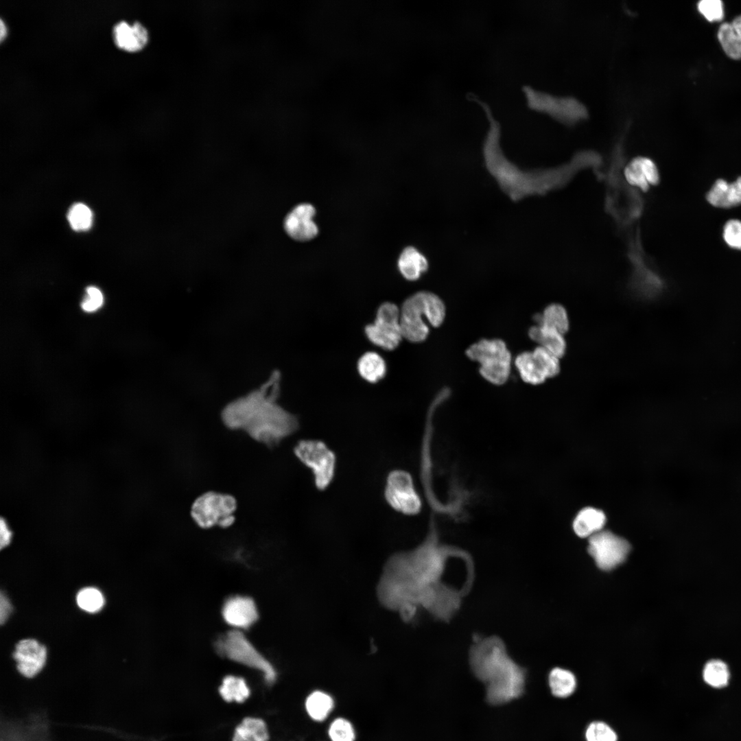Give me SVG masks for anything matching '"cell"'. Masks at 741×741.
<instances>
[{
  "label": "cell",
  "instance_id": "1",
  "mask_svg": "<svg viewBox=\"0 0 741 741\" xmlns=\"http://www.w3.org/2000/svg\"><path fill=\"white\" fill-rule=\"evenodd\" d=\"M462 554L438 543L432 533L410 551L390 556L376 587L379 603L411 622L420 609L435 618L450 620L458 611L467 591L443 580L447 561Z\"/></svg>",
  "mask_w": 741,
  "mask_h": 741
},
{
  "label": "cell",
  "instance_id": "2",
  "mask_svg": "<svg viewBox=\"0 0 741 741\" xmlns=\"http://www.w3.org/2000/svg\"><path fill=\"white\" fill-rule=\"evenodd\" d=\"M281 381V373L274 370L259 388L228 403L221 412L225 426L242 430L268 447L294 434L299 428L298 417L278 402Z\"/></svg>",
  "mask_w": 741,
  "mask_h": 741
},
{
  "label": "cell",
  "instance_id": "3",
  "mask_svg": "<svg viewBox=\"0 0 741 741\" xmlns=\"http://www.w3.org/2000/svg\"><path fill=\"white\" fill-rule=\"evenodd\" d=\"M485 166L501 190L513 202L524 198L544 195L565 186L580 169L596 167L600 159L594 155H583L572 163L555 168L526 169L508 160L499 144V131L491 126L483 146Z\"/></svg>",
  "mask_w": 741,
  "mask_h": 741
},
{
  "label": "cell",
  "instance_id": "4",
  "mask_svg": "<svg viewBox=\"0 0 741 741\" xmlns=\"http://www.w3.org/2000/svg\"><path fill=\"white\" fill-rule=\"evenodd\" d=\"M469 660L473 674L486 686L489 704H504L524 694L526 670L509 655L499 637H476Z\"/></svg>",
  "mask_w": 741,
  "mask_h": 741
},
{
  "label": "cell",
  "instance_id": "5",
  "mask_svg": "<svg viewBox=\"0 0 741 741\" xmlns=\"http://www.w3.org/2000/svg\"><path fill=\"white\" fill-rule=\"evenodd\" d=\"M446 309L442 299L433 292L420 291L405 299L400 307V325L403 339L412 343L425 341L430 327H440Z\"/></svg>",
  "mask_w": 741,
  "mask_h": 741
},
{
  "label": "cell",
  "instance_id": "6",
  "mask_svg": "<svg viewBox=\"0 0 741 741\" xmlns=\"http://www.w3.org/2000/svg\"><path fill=\"white\" fill-rule=\"evenodd\" d=\"M466 355L480 364V374L489 383L500 386L509 379L512 355L502 340L482 339L471 344Z\"/></svg>",
  "mask_w": 741,
  "mask_h": 741
},
{
  "label": "cell",
  "instance_id": "7",
  "mask_svg": "<svg viewBox=\"0 0 741 741\" xmlns=\"http://www.w3.org/2000/svg\"><path fill=\"white\" fill-rule=\"evenodd\" d=\"M296 458L311 470L314 484L319 491L327 489L336 470V456L327 445L317 439H303L295 445Z\"/></svg>",
  "mask_w": 741,
  "mask_h": 741
},
{
  "label": "cell",
  "instance_id": "8",
  "mask_svg": "<svg viewBox=\"0 0 741 741\" xmlns=\"http://www.w3.org/2000/svg\"><path fill=\"white\" fill-rule=\"evenodd\" d=\"M215 647L225 657L261 672L268 685L275 682L277 674L274 666L241 631H229L217 641Z\"/></svg>",
  "mask_w": 741,
  "mask_h": 741
},
{
  "label": "cell",
  "instance_id": "9",
  "mask_svg": "<svg viewBox=\"0 0 741 741\" xmlns=\"http://www.w3.org/2000/svg\"><path fill=\"white\" fill-rule=\"evenodd\" d=\"M236 509L237 502L233 496L208 491L194 500L191 516L195 523L202 528L214 526L227 528L235 522Z\"/></svg>",
  "mask_w": 741,
  "mask_h": 741
},
{
  "label": "cell",
  "instance_id": "10",
  "mask_svg": "<svg viewBox=\"0 0 741 741\" xmlns=\"http://www.w3.org/2000/svg\"><path fill=\"white\" fill-rule=\"evenodd\" d=\"M367 340L385 351L396 349L403 340L400 325V307L392 302H384L376 311L374 320L364 329Z\"/></svg>",
  "mask_w": 741,
  "mask_h": 741
},
{
  "label": "cell",
  "instance_id": "11",
  "mask_svg": "<svg viewBox=\"0 0 741 741\" xmlns=\"http://www.w3.org/2000/svg\"><path fill=\"white\" fill-rule=\"evenodd\" d=\"M387 504L395 510L405 515L420 512L422 502L411 475L401 469L390 471L386 477L384 491Z\"/></svg>",
  "mask_w": 741,
  "mask_h": 741
},
{
  "label": "cell",
  "instance_id": "12",
  "mask_svg": "<svg viewBox=\"0 0 741 741\" xmlns=\"http://www.w3.org/2000/svg\"><path fill=\"white\" fill-rule=\"evenodd\" d=\"M631 550L628 542L609 530H600L589 537L588 552L597 566L609 571L622 563Z\"/></svg>",
  "mask_w": 741,
  "mask_h": 741
},
{
  "label": "cell",
  "instance_id": "13",
  "mask_svg": "<svg viewBox=\"0 0 741 741\" xmlns=\"http://www.w3.org/2000/svg\"><path fill=\"white\" fill-rule=\"evenodd\" d=\"M316 210L309 203L296 205L286 215L284 228L292 239L306 242L314 239L318 233V228L314 220Z\"/></svg>",
  "mask_w": 741,
  "mask_h": 741
},
{
  "label": "cell",
  "instance_id": "14",
  "mask_svg": "<svg viewBox=\"0 0 741 741\" xmlns=\"http://www.w3.org/2000/svg\"><path fill=\"white\" fill-rule=\"evenodd\" d=\"M13 657L19 672L26 677L36 675L45 666L47 650L45 646L33 639L21 640L16 646Z\"/></svg>",
  "mask_w": 741,
  "mask_h": 741
},
{
  "label": "cell",
  "instance_id": "15",
  "mask_svg": "<svg viewBox=\"0 0 741 741\" xmlns=\"http://www.w3.org/2000/svg\"><path fill=\"white\" fill-rule=\"evenodd\" d=\"M222 616L229 625L246 629L257 620L258 612L252 599L247 596H235L225 602L222 608Z\"/></svg>",
  "mask_w": 741,
  "mask_h": 741
},
{
  "label": "cell",
  "instance_id": "16",
  "mask_svg": "<svg viewBox=\"0 0 741 741\" xmlns=\"http://www.w3.org/2000/svg\"><path fill=\"white\" fill-rule=\"evenodd\" d=\"M113 35L115 45L128 51L141 49L148 40L146 29L139 22L130 25L125 21H120L114 26Z\"/></svg>",
  "mask_w": 741,
  "mask_h": 741
},
{
  "label": "cell",
  "instance_id": "17",
  "mask_svg": "<svg viewBox=\"0 0 741 741\" xmlns=\"http://www.w3.org/2000/svg\"><path fill=\"white\" fill-rule=\"evenodd\" d=\"M625 177L629 183L642 190H647L650 185H655L659 181L655 164L645 157L632 160L625 169Z\"/></svg>",
  "mask_w": 741,
  "mask_h": 741
},
{
  "label": "cell",
  "instance_id": "18",
  "mask_svg": "<svg viewBox=\"0 0 741 741\" xmlns=\"http://www.w3.org/2000/svg\"><path fill=\"white\" fill-rule=\"evenodd\" d=\"M706 198L716 207L729 208L741 204V176L731 183L724 179H718Z\"/></svg>",
  "mask_w": 741,
  "mask_h": 741
},
{
  "label": "cell",
  "instance_id": "19",
  "mask_svg": "<svg viewBox=\"0 0 741 741\" xmlns=\"http://www.w3.org/2000/svg\"><path fill=\"white\" fill-rule=\"evenodd\" d=\"M397 268L401 276L406 280H418L429 268L426 257L414 246L405 247L397 260Z\"/></svg>",
  "mask_w": 741,
  "mask_h": 741
},
{
  "label": "cell",
  "instance_id": "20",
  "mask_svg": "<svg viewBox=\"0 0 741 741\" xmlns=\"http://www.w3.org/2000/svg\"><path fill=\"white\" fill-rule=\"evenodd\" d=\"M335 705L333 696L326 691L317 689L310 692L305 697L304 709L311 720L322 722L331 714Z\"/></svg>",
  "mask_w": 741,
  "mask_h": 741
},
{
  "label": "cell",
  "instance_id": "21",
  "mask_svg": "<svg viewBox=\"0 0 741 741\" xmlns=\"http://www.w3.org/2000/svg\"><path fill=\"white\" fill-rule=\"evenodd\" d=\"M528 336L539 346L561 358L566 352L567 344L563 334L547 326L536 325L528 330Z\"/></svg>",
  "mask_w": 741,
  "mask_h": 741
},
{
  "label": "cell",
  "instance_id": "22",
  "mask_svg": "<svg viewBox=\"0 0 741 741\" xmlns=\"http://www.w3.org/2000/svg\"><path fill=\"white\" fill-rule=\"evenodd\" d=\"M631 257L635 266L633 282L637 285L635 288L637 287L641 294L643 292L647 296L658 294L663 287V282L659 277L644 264L642 259H639L636 249L631 253Z\"/></svg>",
  "mask_w": 741,
  "mask_h": 741
},
{
  "label": "cell",
  "instance_id": "23",
  "mask_svg": "<svg viewBox=\"0 0 741 741\" xmlns=\"http://www.w3.org/2000/svg\"><path fill=\"white\" fill-rule=\"evenodd\" d=\"M357 370L362 379L369 384H375L386 377L387 364L379 353L368 351L357 360Z\"/></svg>",
  "mask_w": 741,
  "mask_h": 741
},
{
  "label": "cell",
  "instance_id": "24",
  "mask_svg": "<svg viewBox=\"0 0 741 741\" xmlns=\"http://www.w3.org/2000/svg\"><path fill=\"white\" fill-rule=\"evenodd\" d=\"M605 522L606 517L602 511L588 507L578 513L574 521L573 528L580 537H590L602 530Z\"/></svg>",
  "mask_w": 741,
  "mask_h": 741
},
{
  "label": "cell",
  "instance_id": "25",
  "mask_svg": "<svg viewBox=\"0 0 741 741\" xmlns=\"http://www.w3.org/2000/svg\"><path fill=\"white\" fill-rule=\"evenodd\" d=\"M514 364L521 379L527 384L539 385L548 379L534 358L532 351H524L517 355Z\"/></svg>",
  "mask_w": 741,
  "mask_h": 741
},
{
  "label": "cell",
  "instance_id": "26",
  "mask_svg": "<svg viewBox=\"0 0 741 741\" xmlns=\"http://www.w3.org/2000/svg\"><path fill=\"white\" fill-rule=\"evenodd\" d=\"M548 683L552 694L559 698L569 697L577 686L574 674L561 668H554L550 672Z\"/></svg>",
  "mask_w": 741,
  "mask_h": 741
},
{
  "label": "cell",
  "instance_id": "27",
  "mask_svg": "<svg viewBox=\"0 0 741 741\" xmlns=\"http://www.w3.org/2000/svg\"><path fill=\"white\" fill-rule=\"evenodd\" d=\"M269 733L264 720L261 718H245L236 727L233 741H268Z\"/></svg>",
  "mask_w": 741,
  "mask_h": 741
},
{
  "label": "cell",
  "instance_id": "28",
  "mask_svg": "<svg viewBox=\"0 0 741 741\" xmlns=\"http://www.w3.org/2000/svg\"><path fill=\"white\" fill-rule=\"evenodd\" d=\"M537 325L552 328L562 334L569 329V320L565 308L558 303L548 305L541 314L534 317Z\"/></svg>",
  "mask_w": 741,
  "mask_h": 741
},
{
  "label": "cell",
  "instance_id": "29",
  "mask_svg": "<svg viewBox=\"0 0 741 741\" xmlns=\"http://www.w3.org/2000/svg\"><path fill=\"white\" fill-rule=\"evenodd\" d=\"M219 692L225 701L241 703L249 697L250 691L243 678L228 675L224 678Z\"/></svg>",
  "mask_w": 741,
  "mask_h": 741
},
{
  "label": "cell",
  "instance_id": "30",
  "mask_svg": "<svg viewBox=\"0 0 741 741\" xmlns=\"http://www.w3.org/2000/svg\"><path fill=\"white\" fill-rule=\"evenodd\" d=\"M703 675L704 681L716 688L727 686L730 677L727 664L718 659L708 661L704 667Z\"/></svg>",
  "mask_w": 741,
  "mask_h": 741
},
{
  "label": "cell",
  "instance_id": "31",
  "mask_svg": "<svg viewBox=\"0 0 741 741\" xmlns=\"http://www.w3.org/2000/svg\"><path fill=\"white\" fill-rule=\"evenodd\" d=\"M718 38L728 56L741 59V37L735 32L731 23H724L720 26Z\"/></svg>",
  "mask_w": 741,
  "mask_h": 741
},
{
  "label": "cell",
  "instance_id": "32",
  "mask_svg": "<svg viewBox=\"0 0 741 741\" xmlns=\"http://www.w3.org/2000/svg\"><path fill=\"white\" fill-rule=\"evenodd\" d=\"M327 736L330 741H356L357 738L353 724L342 716L336 717L330 722Z\"/></svg>",
  "mask_w": 741,
  "mask_h": 741
},
{
  "label": "cell",
  "instance_id": "33",
  "mask_svg": "<svg viewBox=\"0 0 741 741\" xmlns=\"http://www.w3.org/2000/svg\"><path fill=\"white\" fill-rule=\"evenodd\" d=\"M67 219L73 230L86 231L92 225L93 213L86 204L75 203L69 209Z\"/></svg>",
  "mask_w": 741,
  "mask_h": 741
},
{
  "label": "cell",
  "instance_id": "34",
  "mask_svg": "<svg viewBox=\"0 0 741 741\" xmlns=\"http://www.w3.org/2000/svg\"><path fill=\"white\" fill-rule=\"evenodd\" d=\"M78 605L84 611L95 613L104 606V598L102 593L96 588L86 587L81 589L77 595Z\"/></svg>",
  "mask_w": 741,
  "mask_h": 741
},
{
  "label": "cell",
  "instance_id": "35",
  "mask_svg": "<svg viewBox=\"0 0 741 741\" xmlns=\"http://www.w3.org/2000/svg\"><path fill=\"white\" fill-rule=\"evenodd\" d=\"M585 738L586 741H618V739L615 730L602 720L591 722L585 729Z\"/></svg>",
  "mask_w": 741,
  "mask_h": 741
},
{
  "label": "cell",
  "instance_id": "36",
  "mask_svg": "<svg viewBox=\"0 0 741 741\" xmlns=\"http://www.w3.org/2000/svg\"><path fill=\"white\" fill-rule=\"evenodd\" d=\"M532 353L547 378L554 377L560 373L559 358L554 354L539 346L532 351Z\"/></svg>",
  "mask_w": 741,
  "mask_h": 741
},
{
  "label": "cell",
  "instance_id": "37",
  "mask_svg": "<svg viewBox=\"0 0 741 741\" xmlns=\"http://www.w3.org/2000/svg\"><path fill=\"white\" fill-rule=\"evenodd\" d=\"M723 239L731 248L741 250V221L729 220L723 228Z\"/></svg>",
  "mask_w": 741,
  "mask_h": 741
},
{
  "label": "cell",
  "instance_id": "38",
  "mask_svg": "<svg viewBox=\"0 0 741 741\" xmlns=\"http://www.w3.org/2000/svg\"><path fill=\"white\" fill-rule=\"evenodd\" d=\"M698 9L711 22L719 21L724 16L723 4L720 0H702L698 4Z\"/></svg>",
  "mask_w": 741,
  "mask_h": 741
},
{
  "label": "cell",
  "instance_id": "39",
  "mask_svg": "<svg viewBox=\"0 0 741 741\" xmlns=\"http://www.w3.org/2000/svg\"><path fill=\"white\" fill-rule=\"evenodd\" d=\"M86 296L82 303V308L87 312L98 309L104 303L102 292L96 287L89 286L86 290Z\"/></svg>",
  "mask_w": 741,
  "mask_h": 741
},
{
  "label": "cell",
  "instance_id": "40",
  "mask_svg": "<svg viewBox=\"0 0 741 741\" xmlns=\"http://www.w3.org/2000/svg\"><path fill=\"white\" fill-rule=\"evenodd\" d=\"M12 610V607L8 598L1 591L0 596V622L1 624L8 620Z\"/></svg>",
  "mask_w": 741,
  "mask_h": 741
},
{
  "label": "cell",
  "instance_id": "41",
  "mask_svg": "<svg viewBox=\"0 0 741 741\" xmlns=\"http://www.w3.org/2000/svg\"><path fill=\"white\" fill-rule=\"evenodd\" d=\"M731 25L735 32L741 37V16L734 19Z\"/></svg>",
  "mask_w": 741,
  "mask_h": 741
},
{
  "label": "cell",
  "instance_id": "42",
  "mask_svg": "<svg viewBox=\"0 0 741 741\" xmlns=\"http://www.w3.org/2000/svg\"><path fill=\"white\" fill-rule=\"evenodd\" d=\"M5 27L3 25V21H0V40H2L5 35Z\"/></svg>",
  "mask_w": 741,
  "mask_h": 741
}]
</instances>
